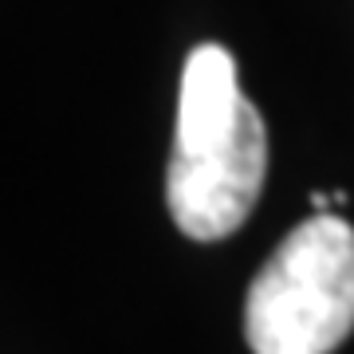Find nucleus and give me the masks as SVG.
<instances>
[{"instance_id":"f03ea898","label":"nucleus","mask_w":354,"mask_h":354,"mask_svg":"<svg viewBox=\"0 0 354 354\" xmlns=\"http://www.w3.org/2000/svg\"><path fill=\"white\" fill-rule=\"evenodd\" d=\"M354 330V228L315 213L256 272L244 299L252 354H330Z\"/></svg>"},{"instance_id":"f257e3e1","label":"nucleus","mask_w":354,"mask_h":354,"mask_svg":"<svg viewBox=\"0 0 354 354\" xmlns=\"http://www.w3.org/2000/svg\"><path fill=\"white\" fill-rule=\"evenodd\" d=\"M268 177V130L244 99L236 59L197 44L181 71L165 205L189 241H225L248 221Z\"/></svg>"}]
</instances>
